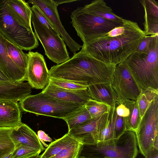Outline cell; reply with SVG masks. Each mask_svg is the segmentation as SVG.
<instances>
[{
  "label": "cell",
  "mask_w": 158,
  "mask_h": 158,
  "mask_svg": "<svg viewBox=\"0 0 158 158\" xmlns=\"http://www.w3.org/2000/svg\"><path fill=\"white\" fill-rule=\"evenodd\" d=\"M142 90H158V35H155L147 53L134 52L124 61Z\"/></svg>",
  "instance_id": "cell-3"
},
{
  "label": "cell",
  "mask_w": 158,
  "mask_h": 158,
  "mask_svg": "<svg viewBox=\"0 0 158 158\" xmlns=\"http://www.w3.org/2000/svg\"><path fill=\"white\" fill-rule=\"evenodd\" d=\"M39 150L28 148L22 145L15 147L12 154V158H27L40 154Z\"/></svg>",
  "instance_id": "cell-32"
},
{
  "label": "cell",
  "mask_w": 158,
  "mask_h": 158,
  "mask_svg": "<svg viewBox=\"0 0 158 158\" xmlns=\"http://www.w3.org/2000/svg\"><path fill=\"white\" fill-rule=\"evenodd\" d=\"M115 66L80 51L65 62L52 67L49 72L50 77L88 87L99 83H111Z\"/></svg>",
  "instance_id": "cell-2"
},
{
  "label": "cell",
  "mask_w": 158,
  "mask_h": 158,
  "mask_svg": "<svg viewBox=\"0 0 158 158\" xmlns=\"http://www.w3.org/2000/svg\"><path fill=\"white\" fill-rule=\"evenodd\" d=\"M111 85L118 101L127 99L136 101L141 91L124 61L115 66Z\"/></svg>",
  "instance_id": "cell-10"
},
{
  "label": "cell",
  "mask_w": 158,
  "mask_h": 158,
  "mask_svg": "<svg viewBox=\"0 0 158 158\" xmlns=\"http://www.w3.org/2000/svg\"><path fill=\"white\" fill-rule=\"evenodd\" d=\"M92 119L97 120L105 113H108L111 107L107 105L92 99L87 101L85 105Z\"/></svg>",
  "instance_id": "cell-29"
},
{
  "label": "cell",
  "mask_w": 158,
  "mask_h": 158,
  "mask_svg": "<svg viewBox=\"0 0 158 158\" xmlns=\"http://www.w3.org/2000/svg\"><path fill=\"white\" fill-rule=\"evenodd\" d=\"M146 158H158V148L153 146L147 154Z\"/></svg>",
  "instance_id": "cell-38"
},
{
  "label": "cell",
  "mask_w": 158,
  "mask_h": 158,
  "mask_svg": "<svg viewBox=\"0 0 158 158\" xmlns=\"http://www.w3.org/2000/svg\"><path fill=\"white\" fill-rule=\"evenodd\" d=\"M28 64L26 81L32 88L44 89L48 84L50 75L44 56L38 52L27 53Z\"/></svg>",
  "instance_id": "cell-12"
},
{
  "label": "cell",
  "mask_w": 158,
  "mask_h": 158,
  "mask_svg": "<svg viewBox=\"0 0 158 158\" xmlns=\"http://www.w3.org/2000/svg\"><path fill=\"white\" fill-rule=\"evenodd\" d=\"M139 2L144 11V32L145 35H158V2L155 0Z\"/></svg>",
  "instance_id": "cell-20"
},
{
  "label": "cell",
  "mask_w": 158,
  "mask_h": 158,
  "mask_svg": "<svg viewBox=\"0 0 158 158\" xmlns=\"http://www.w3.org/2000/svg\"><path fill=\"white\" fill-rule=\"evenodd\" d=\"M116 112L117 115L125 118L129 116L130 111L129 108L123 102L117 101L115 105Z\"/></svg>",
  "instance_id": "cell-36"
},
{
  "label": "cell",
  "mask_w": 158,
  "mask_h": 158,
  "mask_svg": "<svg viewBox=\"0 0 158 158\" xmlns=\"http://www.w3.org/2000/svg\"><path fill=\"white\" fill-rule=\"evenodd\" d=\"M119 102H123L129 108L130 111L128 117L124 118L126 130L133 131L135 133L141 120L137 102L136 101L128 99Z\"/></svg>",
  "instance_id": "cell-24"
},
{
  "label": "cell",
  "mask_w": 158,
  "mask_h": 158,
  "mask_svg": "<svg viewBox=\"0 0 158 158\" xmlns=\"http://www.w3.org/2000/svg\"><path fill=\"white\" fill-rule=\"evenodd\" d=\"M135 133L139 152L145 157L158 138V96L146 111Z\"/></svg>",
  "instance_id": "cell-9"
},
{
  "label": "cell",
  "mask_w": 158,
  "mask_h": 158,
  "mask_svg": "<svg viewBox=\"0 0 158 158\" xmlns=\"http://www.w3.org/2000/svg\"><path fill=\"white\" fill-rule=\"evenodd\" d=\"M12 152L7 154L2 158H12Z\"/></svg>",
  "instance_id": "cell-42"
},
{
  "label": "cell",
  "mask_w": 158,
  "mask_h": 158,
  "mask_svg": "<svg viewBox=\"0 0 158 158\" xmlns=\"http://www.w3.org/2000/svg\"><path fill=\"white\" fill-rule=\"evenodd\" d=\"M49 83L66 89L79 90L88 89L87 87L75 84L68 80L50 77Z\"/></svg>",
  "instance_id": "cell-31"
},
{
  "label": "cell",
  "mask_w": 158,
  "mask_h": 158,
  "mask_svg": "<svg viewBox=\"0 0 158 158\" xmlns=\"http://www.w3.org/2000/svg\"><path fill=\"white\" fill-rule=\"evenodd\" d=\"M55 156H52L49 158H55Z\"/></svg>",
  "instance_id": "cell-43"
},
{
  "label": "cell",
  "mask_w": 158,
  "mask_h": 158,
  "mask_svg": "<svg viewBox=\"0 0 158 158\" xmlns=\"http://www.w3.org/2000/svg\"><path fill=\"white\" fill-rule=\"evenodd\" d=\"M39 153H38L36 155L27 158H40V156L39 155Z\"/></svg>",
  "instance_id": "cell-41"
},
{
  "label": "cell",
  "mask_w": 158,
  "mask_h": 158,
  "mask_svg": "<svg viewBox=\"0 0 158 158\" xmlns=\"http://www.w3.org/2000/svg\"><path fill=\"white\" fill-rule=\"evenodd\" d=\"M31 9L32 13L40 23L51 30L56 31L46 16L38 7L32 5Z\"/></svg>",
  "instance_id": "cell-34"
},
{
  "label": "cell",
  "mask_w": 158,
  "mask_h": 158,
  "mask_svg": "<svg viewBox=\"0 0 158 158\" xmlns=\"http://www.w3.org/2000/svg\"><path fill=\"white\" fill-rule=\"evenodd\" d=\"M37 135L41 143L46 147L47 148L48 145L46 144L45 142H51L52 141V139L43 131H38Z\"/></svg>",
  "instance_id": "cell-37"
},
{
  "label": "cell",
  "mask_w": 158,
  "mask_h": 158,
  "mask_svg": "<svg viewBox=\"0 0 158 158\" xmlns=\"http://www.w3.org/2000/svg\"><path fill=\"white\" fill-rule=\"evenodd\" d=\"M77 1L76 0H53L54 3L57 6L63 3H70Z\"/></svg>",
  "instance_id": "cell-40"
},
{
  "label": "cell",
  "mask_w": 158,
  "mask_h": 158,
  "mask_svg": "<svg viewBox=\"0 0 158 158\" xmlns=\"http://www.w3.org/2000/svg\"><path fill=\"white\" fill-rule=\"evenodd\" d=\"M126 131L123 118L118 116L115 112L114 122V139L119 138Z\"/></svg>",
  "instance_id": "cell-33"
},
{
  "label": "cell",
  "mask_w": 158,
  "mask_h": 158,
  "mask_svg": "<svg viewBox=\"0 0 158 158\" xmlns=\"http://www.w3.org/2000/svg\"><path fill=\"white\" fill-rule=\"evenodd\" d=\"M138 152L135 132L126 131L117 139L82 144L78 158H136Z\"/></svg>",
  "instance_id": "cell-4"
},
{
  "label": "cell",
  "mask_w": 158,
  "mask_h": 158,
  "mask_svg": "<svg viewBox=\"0 0 158 158\" xmlns=\"http://www.w3.org/2000/svg\"><path fill=\"white\" fill-rule=\"evenodd\" d=\"M0 33L22 50L30 51L39 45L35 33L17 23L9 14L4 0H0Z\"/></svg>",
  "instance_id": "cell-7"
},
{
  "label": "cell",
  "mask_w": 158,
  "mask_h": 158,
  "mask_svg": "<svg viewBox=\"0 0 158 158\" xmlns=\"http://www.w3.org/2000/svg\"><path fill=\"white\" fill-rule=\"evenodd\" d=\"M42 92L54 98L68 102L85 105L91 98L88 89L72 90L66 89L48 83Z\"/></svg>",
  "instance_id": "cell-13"
},
{
  "label": "cell",
  "mask_w": 158,
  "mask_h": 158,
  "mask_svg": "<svg viewBox=\"0 0 158 158\" xmlns=\"http://www.w3.org/2000/svg\"><path fill=\"white\" fill-rule=\"evenodd\" d=\"M23 111L58 118L66 117L82 106L65 102L48 96L42 92L29 95L19 103Z\"/></svg>",
  "instance_id": "cell-5"
},
{
  "label": "cell",
  "mask_w": 158,
  "mask_h": 158,
  "mask_svg": "<svg viewBox=\"0 0 158 158\" xmlns=\"http://www.w3.org/2000/svg\"><path fill=\"white\" fill-rule=\"evenodd\" d=\"M12 128H0V158L12 152L15 145L11 137Z\"/></svg>",
  "instance_id": "cell-28"
},
{
  "label": "cell",
  "mask_w": 158,
  "mask_h": 158,
  "mask_svg": "<svg viewBox=\"0 0 158 158\" xmlns=\"http://www.w3.org/2000/svg\"><path fill=\"white\" fill-rule=\"evenodd\" d=\"M157 96H158L157 89L148 88L141 91L136 101L141 119L150 104Z\"/></svg>",
  "instance_id": "cell-27"
},
{
  "label": "cell",
  "mask_w": 158,
  "mask_h": 158,
  "mask_svg": "<svg viewBox=\"0 0 158 158\" xmlns=\"http://www.w3.org/2000/svg\"><path fill=\"white\" fill-rule=\"evenodd\" d=\"M27 2L37 6L44 13L73 54L80 50L82 46L74 40L64 28L60 19L58 6L53 0H29Z\"/></svg>",
  "instance_id": "cell-11"
},
{
  "label": "cell",
  "mask_w": 158,
  "mask_h": 158,
  "mask_svg": "<svg viewBox=\"0 0 158 158\" xmlns=\"http://www.w3.org/2000/svg\"><path fill=\"white\" fill-rule=\"evenodd\" d=\"M8 54L14 63L26 75L28 64L27 53L5 38Z\"/></svg>",
  "instance_id": "cell-23"
},
{
  "label": "cell",
  "mask_w": 158,
  "mask_h": 158,
  "mask_svg": "<svg viewBox=\"0 0 158 158\" xmlns=\"http://www.w3.org/2000/svg\"><path fill=\"white\" fill-rule=\"evenodd\" d=\"M91 119L85 105L63 119L67 124L69 130Z\"/></svg>",
  "instance_id": "cell-26"
},
{
  "label": "cell",
  "mask_w": 158,
  "mask_h": 158,
  "mask_svg": "<svg viewBox=\"0 0 158 158\" xmlns=\"http://www.w3.org/2000/svg\"><path fill=\"white\" fill-rule=\"evenodd\" d=\"M0 69L14 83L26 81V75L13 62L9 56L5 38L0 33Z\"/></svg>",
  "instance_id": "cell-18"
},
{
  "label": "cell",
  "mask_w": 158,
  "mask_h": 158,
  "mask_svg": "<svg viewBox=\"0 0 158 158\" xmlns=\"http://www.w3.org/2000/svg\"><path fill=\"white\" fill-rule=\"evenodd\" d=\"M88 90L91 98L98 102L114 107L117 101V95L111 83L98 84L89 86Z\"/></svg>",
  "instance_id": "cell-21"
},
{
  "label": "cell",
  "mask_w": 158,
  "mask_h": 158,
  "mask_svg": "<svg viewBox=\"0 0 158 158\" xmlns=\"http://www.w3.org/2000/svg\"><path fill=\"white\" fill-rule=\"evenodd\" d=\"M82 145L77 143L70 145L55 155V158H78Z\"/></svg>",
  "instance_id": "cell-30"
},
{
  "label": "cell",
  "mask_w": 158,
  "mask_h": 158,
  "mask_svg": "<svg viewBox=\"0 0 158 158\" xmlns=\"http://www.w3.org/2000/svg\"><path fill=\"white\" fill-rule=\"evenodd\" d=\"M21 118L18 102L0 100V128H14L22 123Z\"/></svg>",
  "instance_id": "cell-17"
},
{
  "label": "cell",
  "mask_w": 158,
  "mask_h": 158,
  "mask_svg": "<svg viewBox=\"0 0 158 158\" xmlns=\"http://www.w3.org/2000/svg\"><path fill=\"white\" fill-rule=\"evenodd\" d=\"M81 8L86 12L105 19L122 23L124 19L115 14L103 0L93 1Z\"/></svg>",
  "instance_id": "cell-22"
},
{
  "label": "cell",
  "mask_w": 158,
  "mask_h": 158,
  "mask_svg": "<svg viewBox=\"0 0 158 158\" xmlns=\"http://www.w3.org/2000/svg\"><path fill=\"white\" fill-rule=\"evenodd\" d=\"M31 21L35 35L41 43L45 55L50 60L59 64L70 58L64 42L57 32L42 24L32 13Z\"/></svg>",
  "instance_id": "cell-8"
},
{
  "label": "cell",
  "mask_w": 158,
  "mask_h": 158,
  "mask_svg": "<svg viewBox=\"0 0 158 158\" xmlns=\"http://www.w3.org/2000/svg\"><path fill=\"white\" fill-rule=\"evenodd\" d=\"M104 114L98 119H92L68 130L67 134L82 144H93L97 143L98 142V127Z\"/></svg>",
  "instance_id": "cell-14"
},
{
  "label": "cell",
  "mask_w": 158,
  "mask_h": 158,
  "mask_svg": "<svg viewBox=\"0 0 158 158\" xmlns=\"http://www.w3.org/2000/svg\"><path fill=\"white\" fill-rule=\"evenodd\" d=\"M10 15L19 24L31 31L32 11L29 4L23 0H4Z\"/></svg>",
  "instance_id": "cell-16"
},
{
  "label": "cell",
  "mask_w": 158,
  "mask_h": 158,
  "mask_svg": "<svg viewBox=\"0 0 158 158\" xmlns=\"http://www.w3.org/2000/svg\"><path fill=\"white\" fill-rule=\"evenodd\" d=\"M70 17L71 23L83 43L108 33L123 23L91 14L83 10L81 7L73 11Z\"/></svg>",
  "instance_id": "cell-6"
},
{
  "label": "cell",
  "mask_w": 158,
  "mask_h": 158,
  "mask_svg": "<svg viewBox=\"0 0 158 158\" xmlns=\"http://www.w3.org/2000/svg\"><path fill=\"white\" fill-rule=\"evenodd\" d=\"M154 36L145 35L135 52L137 53H147L149 49L151 42Z\"/></svg>",
  "instance_id": "cell-35"
},
{
  "label": "cell",
  "mask_w": 158,
  "mask_h": 158,
  "mask_svg": "<svg viewBox=\"0 0 158 158\" xmlns=\"http://www.w3.org/2000/svg\"><path fill=\"white\" fill-rule=\"evenodd\" d=\"M145 35L137 23L124 19L121 26L83 43L80 51L115 66L135 51Z\"/></svg>",
  "instance_id": "cell-1"
},
{
  "label": "cell",
  "mask_w": 158,
  "mask_h": 158,
  "mask_svg": "<svg viewBox=\"0 0 158 158\" xmlns=\"http://www.w3.org/2000/svg\"><path fill=\"white\" fill-rule=\"evenodd\" d=\"M77 143L78 142L67 133L48 145L44 152L40 155V158H49L54 156L65 148Z\"/></svg>",
  "instance_id": "cell-25"
},
{
  "label": "cell",
  "mask_w": 158,
  "mask_h": 158,
  "mask_svg": "<svg viewBox=\"0 0 158 158\" xmlns=\"http://www.w3.org/2000/svg\"><path fill=\"white\" fill-rule=\"evenodd\" d=\"M0 82L8 83H15L0 69Z\"/></svg>",
  "instance_id": "cell-39"
},
{
  "label": "cell",
  "mask_w": 158,
  "mask_h": 158,
  "mask_svg": "<svg viewBox=\"0 0 158 158\" xmlns=\"http://www.w3.org/2000/svg\"><path fill=\"white\" fill-rule=\"evenodd\" d=\"M10 137L15 147L22 145L41 152L45 149L35 132L24 123L13 128Z\"/></svg>",
  "instance_id": "cell-15"
},
{
  "label": "cell",
  "mask_w": 158,
  "mask_h": 158,
  "mask_svg": "<svg viewBox=\"0 0 158 158\" xmlns=\"http://www.w3.org/2000/svg\"><path fill=\"white\" fill-rule=\"evenodd\" d=\"M32 88L28 82L13 84L0 82V100L20 101L30 95Z\"/></svg>",
  "instance_id": "cell-19"
}]
</instances>
